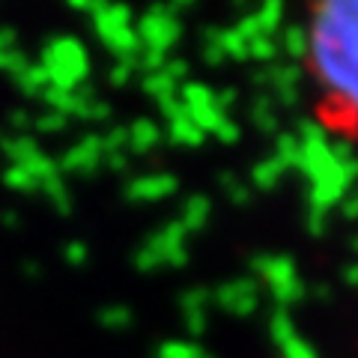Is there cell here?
<instances>
[{
    "instance_id": "obj_1",
    "label": "cell",
    "mask_w": 358,
    "mask_h": 358,
    "mask_svg": "<svg viewBox=\"0 0 358 358\" xmlns=\"http://www.w3.org/2000/svg\"><path fill=\"white\" fill-rule=\"evenodd\" d=\"M308 57L326 96L358 120V0H331L313 9Z\"/></svg>"
},
{
    "instance_id": "obj_2",
    "label": "cell",
    "mask_w": 358,
    "mask_h": 358,
    "mask_svg": "<svg viewBox=\"0 0 358 358\" xmlns=\"http://www.w3.org/2000/svg\"><path fill=\"white\" fill-rule=\"evenodd\" d=\"M299 162L296 167L308 176L310 185V203L313 209L326 212L334 203H341L350 192V185L358 176V159L346 143H331L329 134L317 122H301L299 129Z\"/></svg>"
},
{
    "instance_id": "obj_3",
    "label": "cell",
    "mask_w": 358,
    "mask_h": 358,
    "mask_svg": "<svg viewBox=\"0 0 358 358\" xmlns=\"http://www.w3.org/2000/svg\"><path fill=\"white\" fill-rule=\"evenodd\" d=\"M257 272H260L263 281L272 287V293H281L284 287L299 281L296 266L289 257H263V260H257Z\"/></svg>"
},
{
    "instance_id": "obj_4",
    "label": "cell",
    "mask_w": 358,
    "mask_h": 358,
    "mask_svg": "<svg viewBox=\"0 0 358 358\" xmlns=\"http://www.w3.org/2000/svg\"><path fill=\"white\" fill-rule=\"evenodd\" d=\"M221 305L233 313H251L257 308V284L254 281H233L221 289Z\"/></svg>"
},
{
    "instance_id": "obj_5",
    "label": "cell",
    "mask_w": 358,
    "mask_h": 358,
    "mask_svg": "<svg viewBox=\"0 0 358 358\" xmlns=\"http://www.w3.org/2000/svg\"><path fill=\"white\" fill-rule=\"evenodd\" d=\"M299 69L296 66H278V69L268 72V84L284 102H296L299 99Z\"/></svg>"
},
{
    "instance_id": "obj_6",
    "label": "cell",
    "mask_w": 358,
    "mask_h": 358,
    "mask_svg": "<svg viewBox=\"0 0 358 358\" xmlns=\"http://www.w3.org/2000/svg\"><path fill=\"white\" fill-rule=\"evenodd\" d=\"M287 173V164L281 159H268V162H260L254 167V182L263 188V192H268V188H275L278 182H281V176Z\"/></svg>"
},
{
    "instance_id": "obj_7",
    "label": "cell",
    "mask_w": 358,
    "mask_h": 358,
    "mask_svg": "<svg viewBox=\"0 0 358 358\" xmlns=\"http://www.w3.org/2000/svg\"><path fill=\"white\" fill-rule=\"evenodd\" d=\"M268 331H272V338H275V343L281 346V343H287V341H293L296 338V326H293V320H289V313L281 308L272 317V322H268Z\"/></svg>"
},
{
    "instance_id": "obj_8",
    "label": "cell",
    "mask_w": 358,
    "mask_h": 358,
    "mask_svg": "<svg viewBox=\"0 0 358 358\" xmlns=\"http://www.w3.org/2000/svg\"><path fill=\"white\" fill-rule=\"evenodd\" d=\"M284 48L289 51V57H305V54H308V30L289 27L284 33Z\"/></svg>"
},
{
    "instance_id": "obj_9",
    "label": "cell",
    "mask_w": 358,
    "mask_h": 358,
    "mask_svg": "<svg viewBox=\"0 0 358 358\" xmlns=\"http://www.w3.org/2000/svg\"><path fill=\"white\" fill-rule=\"evenodd\" d=\"M278 54V42L272 36H257L248 42V57H257V60H272Z\"/></svg>"
},
{
    "instance_id": "obj_10",
    "label": "cell",
    "mask_w": 358,
    "mask_h": 358,
    "mask_svg": "<svg viewBox=\"0 0 358 358\" xmlns=\"http://www.w3.org/2000/svg\"><path fill=\"white\" fill-rule=\"evenodd\" d=\"M281 355H284V358H317V352L310 350V343L301 341V334H296L293 341L281 343Z\"/></svg>"
},
{
    "instance_id": "obj_11",
    "label": "cell",
    "mask_w": 358,
    "mask_h": 358,
    "mask_svg": "<svg viewBox=\"0 0 358 358\" xmlns=\"http://www.w3.org/2000/svg\"><path fill=\"white\" fill-rule=\"evenodd\" d=\"M254 120H257V126H260V129H268V131L278 126V120H275V114H272V108H268L266 99L254 105Z\"/></svg>"
},
{
    "instance_id": "obj_12",
    "label": "cell",
    "mask_w": 358,
    "mask_h": 358,
    "mask_svg": "<svg viewBox=\"0 0 358 358\" xmlns=\"http://www.w3.org/2000/svg\"><path fill=\"white\" fill-rule=\"evenodd\" d=\"M164 355H173V358H200L197 350H188V346H167Z\"/></svg>"
},
{
    "instance_id": "obj_13",
    "label": "cell",
    "mask_w": 358,
    "mask_h": 358,
    "mask_svg": "<svg viewBox=\"0 0 358 358\" xmlns=\"http://www.w3.org/2000/svg\"><path fill=\"white\" fill-rule=\"evenodd\" d=\"M343 209H346V215H350V218H358V192H355L350 200H346Z\"/></svg>"
},
{
    "instance_id": "obj_14",
    "label": "cell",
    "mask_w": 358,
    "mask_h": 358,
    "mask_svg": "<svg viewBox=\"0 0 358 358\" xmlns=\"http://www.w3.org/2000/svg\"><path fill=\"white\" fill-rule=\"evenodd\" d=\"M346 284H350V287H358V263H352L350 268H346Z\"/></svg>"
}]
</instances>
